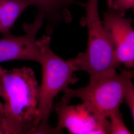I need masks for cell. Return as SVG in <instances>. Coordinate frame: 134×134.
I'll list each match as a JSON object with an SVG mask.
<instances>
[{"label": "cell", "instance_id": "5", "mask_svg": "<svg viewBox=\"0 0 134 134\" xmlns=\"http://www.w3.org/2000/svg\"><path fill=\"white\" fill-rule=\"evenodd\" d=\"M63 101L55 107L58 122L56 128L62 133L63 129L70 134H110L109 121L91 104L82 101L70 105Z\"/></svg>", "mask_w": 134, "mask_h": 134}, {"label": "cell", "instance_id": "3", "mask_svg": "<svg viewBox=\"0 0 134 134\" xmlns=\"http://www.w3.org/2000/svg\"><path fill=\"white\" fill-rule=\"evenodd\" d=\"M99 1L87 0L80 5L85 10L80 24L87 29L88 41L86 51L75 58L79 71H86L90 77L116 72L121 66L99 16Z\"/></svg>", "mask_w": 134, "mask_h": 134}, {"label": "cell", "instance_id": "12", "mask_svg": "<svg viewBox=\"0 0 134 134\" xmlns=\"http://www.w3.org/2000/svg\"><path fill=\"white\" fill-rule=\"evenodd\" d=\"M124 101L131 112L134 122V85L132 81H130L128 86Z\"/></svg>", "mask_w": 134, "mask_h": 134}, {"label": "cell", "instance_id": "10", "mask_svg": "<svg viewBox=\"0 0 134 134\" xmlns=\"http://www.w3.org/2000/svg\"><path fill=\"white\" fill-rule=\"evenodd\" d=\"M110 121V134H131L125 124L120 110L111 113L108 117Z\"/></svg>", "mask_w": 134, "mask_h": 134}, {"label": "cell", "instance_id": "6", "mask_svg": "<svg viewBox=\"0 0 134 134\" xmlns=\"http://www.w3.org/2000/svg\"><path fill=\"white\" fill-rule=\"evenodd\" d=\"M44 22L43 15L37 13L32 23L23 24L24 35L15 36L10 34L0 38V63L25 60L40 63L41 53L36 35Z\"/></svg>", "mask_w": 134, "mask_h": 134}, {"label": "cell", "instance_id": "4", "mask_svg": "<svg viewBox=\"0 0 134 134\" xmlns=\"http://www.w3.org/2000/svg\"><path fill=\"white\" fill-rule=\"evenodd\" d=\"M134 77V69L117 71L90 77L86 86L77 89L67 87L64 90L61 100L69 103L73 98L87 102L105 117L118 111L124 101L128 86Z\"/></svg>", "mask_w": 134, "mask_h": 134}, {"label": "cell", "instance_id": "1", "mask_svg": "<svg viewBox=\"0 0 134 134\" xmlns=\"http://www.w3.org/2000/svg\"><path fill=\"white\" fill-rule=\"evenodd\" d=\"M40 86L34 70L0 66V96L4 101L5 134H35L39 124Z\"/></svg>", "mask_w": 134, "mask_h": 134}, {"label": "cell", "instance_id": "15", "mask_svg": "<svg viewBox=\"0 0 134 134\" xmlns=\"http://www.w3.org/2000/svg\"><path fill=\"white\" fill-rule=\"evenodd\" d=\"M4 111V103L0 101V113H3Z\"/></svg>", "mask_w": 134, "mask_h": 134}, {"label": "cell", "instance_id": "9", "mask_svg": "<svg viewBox=\"0 0 134 134\" xmlns=\"http://www.w3.org/2000/svg\"><path fill=\"white\" fill-rule=\"evenodd\" d=\"M31 5L28 0H4L2 8L0 34H10L15 22L24 10Z\"/></svg>", "mask_w": 134, "mask_h": 134}, {"label": "cell", "instance_id": "2", "mask_svg": "<svg viewBox=\"0 0 134 134\" xmlns=\"http://www.w3.org/2000/svg\"><path fill=\"white\" fill-rule=\"evenodd\" d=\"M41 53L42 74L40 86L39 99L38 126L35 134H61L56 127L53 128L49 124V119L53 110L55 97L61 91L74 85L79 79L74 72L79 71L75 58L64 60L52 50L51 37L43 35L37 40Z\"/></svg>", "mask_w": 134, "mask_h": 134}, {"label": "cell", "instance_id": "7", "mask_svg": "<svg viewBox=\"0 0 134 134\" xmlns=\"http://www.w3.org/2000/svg\"><path fill=\"white\" fill-rule=\"evenodd\" d=\"M102 24L120 65L134 68V29L133 20L125 14L109 9L103 14Z\"/></svg>", "mask_w": 134, "mask_h": 134}, {"label": "cell", "instance_id": "11", "mask_svg": "<svg viewBox=\"0 0 134 134\" xmlns=\"http://www.w3.org/2000/svg\"><path fill=\"white\" fill-rule=\"evenodd\" d=\"M108 7L109 9L125 14L130 9H134V0H114Z\"/></svg>", "mask_w": 134, "mask_h": 134}, {"label": "cell", "instance_id": "8", "mask_svg": "<svg viewBox=\"0 0 134 134\" xmlns=\"http://www.w3.org/2000/svg\"><path fill=\"white\" fill-rule=\"evenodd\" d=\"M37 9V13L44 16L46 21V34H52L56 28L72 20L70 10L72 5H80L76 0H28Z\"/></svg>", "mask_w": 134, "mask_h": 134}, {"label": "cell", "instance_id": "16", "mask_svg": "<svg viewBox=\"0 0 134 134\" xmlns=\"http://www.w3.org/2000/svg\"><path fill=\"white\" fill-rule=\"evenodd\" d=\"M114 0H107V5L108 6H109V5H111L113 2H114Z\"/></svg>", "mask_w": 134, "mask_h": 134}, {"label": "cell", "instance_id": "13", "mask_svg": "<svg viewBox=\"0 0 134 134\" xmlns=\"http://www.w3.org/2000/svg\"><path fill=\"white\" fill-rule=\"evenodd\" d=\"M3 113H0V134H5L3 127Z\"/></svg>", "mask_w": 134, "mask_h": 134}, {"label": "cell", "instance_id": "14", "mask_svg": "<svg viewBox=\"0 0 134 134\" xmlns=\"http://www.w3.org/2000/svg\"><path fill=\"white\" fill-rule=\"evenodd\" d=\"M4 0H0V24H1V18H2V5L3 3Z\"/></svg>", "mask_w": 134, "mask_h": 134}]
</instances>
